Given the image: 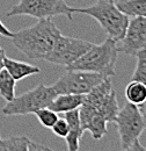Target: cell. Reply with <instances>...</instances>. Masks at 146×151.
Masks as SVG:
<instances>
[{
    "label": "cell",
    "instance_id": "7",
    "mask_svg": "<svg viewBox=\"0 0 146 151\" xmlns=\"http://www.w3.org/2000/svg\"><path fill=\"white\" fill-rule=\"evenodd\" d=\"M104 78L107 77L91 71L66 70L51 86L57 94H86Z\"/></svg>",
    "mask_w": 146,
    "mask_h": 151
},
{
    "label": "cell",
    "instance_id": "2",
    "mask_svg": "<svg viewBox=\"0 0 146 151\" xmlns=\"http://www.w3.org/2000/svg\"><path fill=\"white\" fill-rule=\"evenodd\" d=\"M118 55L117 42L107 37L101 44H94L75 62L66 66V70H81L96 72L106 77L116 75L115 66Z\"/></svg>",
    "mask_w": 146,
    "mask_h": 151
},
{
    "label": "cell",
    "instance_id": "10",
    "mask_svg": "<svg viewBox=\"0 0 146 151\" xmlns=\"http://www.w3.org/2000/svg\"><path fill=\"white\" fill-rule=\"evenodd\" d=\"M80 123L84 132H89L94 139H101L107 132V120L97 109L87 105L79 107Z\"/></svg>",
    "mask_w": 146,
    "mask_h": 151
},
{
    "label": "cell",
    "instance_id": "21",
    "mask_svg": "<svg viewBox=\"0 0 146 151\" xmlns=\"http://www.w3.org/2000/svg\"><path fill=\"white\" fill-rule=\"evenodd\" d=\"M51 129H52V132H54L56 136L65 138L67 136V134H69V123L65 120V117L64 119H59L58 117V120L56 121L55 124L51 127Z\"/></svg>",
    "mask_w": 146,
    "mask_h": 151
},
{
    "label": "cell",
    "instance_id": "23",
    "mask_svg": "<svg viewBox=\"0 0 146 151\" xmlns=\"http://www.w3.org/2000/svg\"><path fill=\"white\" fill-rule=\"evenodd\" d=\"M129 150H132V151H145L146 150V148H144L142 144H140V142H139V139H137L131 147H130V149Z\"/></svg>",
    "mask_w": 146,
    "mask_h": 151
},
{
    "label": "cell",
    "instance_id": "25",
    "mask_svg": "<svg viewBox=\"0 0 146 151\" xmlns=\"http://www.w3.org/2000/svg\"><path fill=\"white\" fill-rule=\"evenodd\" d=\"M139 108H140V111H142V113H143V115L146 117V101L142 105V106H139Z\"/></svg>",
    "mask_w": 146,
    "mask_h": 151
},
{
    "label": "cell",
    "instance_id": "17",
    "mask_svg": "<svg viewBox=\"0 0 146 151\" xmlns=\"http://www.w3.org/2000/svg\"><path fill=\"white\" fill-rule=\"evenodd\" d=\"M97 111L104 116V119L107 120L108 123H115L116 122L117 115L120 112V107H118L117 96H116L115 90L111 91V93L108 95V98L104 100V102L100 106V108Z\"/></svg>",
    "mask_w": 146,
    "mask_h": 151
},
{
    "label": "cell",
    "instance_id": "13",
    "mask_svg": "<svg viewBox=\"0 0 146 151\" xmlns=\"http://www.w3.org/2000/svg\"><path fill=\"white\" fill-rule=\"evenodd\" d=\"M5 69L11 73V76L18 81L21 79H24L29 76L37 75L41 72V69L38 66L24 63V62H20V60H15L12 59L9 57L5 56Z\"/></svg>",
    "mask_w": 146,
    "mask_h": 151
},
{
    "label": "cell",
    "instance_id": "5",
    "mask_svg": "<svg viewBox=\"0 0 146 151\" xmlns=\"http://www.w3.org/2000/svg\"><path fill=\"white\" fill-rule=\"evenodd\" d=\"M6 15H28L38 20L64 15L73 21L72 7H70L65 0H20V2L14 5Z\"/></svg>",
    "mask_w": 146,
    "mask_h": 151
},
{
    "label": "cell",
    "instance_id": "9",
    "mask_svg": "<svg viewBox=\"0 0 146 151\" xmlns=\"http://www.w3.org/2000/svg\"><path fill=\"white\" fill-rule=\"evenodd\" d=\"M143 49H146V18L133 17L129 21L127 32L121 40L118 52L136 56Z\"/></svg>",
    "mask_w": 146,
    "mask_h": 151
},
{
    "label": "cell",
    "instance_id": "3",
    "mask_svg": "<svg viewBox=\"0 0 146 151\" xmlns=\"http://www.w3.org/2000/svg\"><path fill=\"white\" fill-rule=\"evenodd\" d=\"M72 12L86 14L95 19L106 32L107 37L112 38L116 42L123 38L130 21V18L116 6L114 0H97L89 7H72Z\"/></svg>",
    "mask_w": 146,
    "mask_h": 151
},
{
    "label": "cell",
    "instance_id": "14",
    "mask_svg": "<svg viewBox=\"0 0 146 151\" xmlns=\"http://www.w3.org/2000/svg\"><path fill=\"white\" fill-rule=\"evenodd\" d=\"M85 94H57L49 108L56 113H66L79 108L82 105Z\"/></svg>",
    "mask_w": 146,
    "mask_h": 151
},
{
    "label": "cell",
    "instance_id": "20",
    "mask_svg": "<svg viewBox=\"0 0 146 151\" xmlns=\"http://www.w3.org/2000/svg\"><path fill=\"white\" fill-rule=\"evenodd\" d=\"M35 115H36L38 122L45 128H51L56 123V121L58 120V113L50 109L49 107L38 109L37 112H35Z\"/></svg>",
    "mask_w": 146,
    "mask_h": 151
},
{
    "label": "cell",
    "instance_id": "22",
    "mask_svg": "<svg viewBox=\"0 0 146 151\" xmlns=\"http://www.w3.org/2000/svg\"><path fill=\"white\" fill-rule=\"evenodd\" d=\"M0 35H2V36H5V37H8V38H12L13 37V35H14V33H12L4 23H2V21L0 20Z\"/></svg>",
    "mask_w": 146,
    "mask_h": 151
},
{
    "label": "cell",
    "instance_id": "12",
    "mask_svg": "<svg viewBox=\"0 0 146 151\" xmlns=\"http://www.w3.org/2000/svg\"><path fill=\"white\" fill-rule=\"evenodd\" d=\"M50 151L49 147L37 144L27 136H12L1 138L0 136V151Z\"/></svg>",
    "mask_w": 146,
    "mask_h": 151
},
{
    "label": "cell",
    "instance_id": "6",
    "mask_svg": "<svg viewBox=\"0 0 146 151\" xmlns=\"http://www.w3.org/2000/svg\"><path fill=\"white\" fill-rule=\"evenodd\" d=\"M115 123L118 129L121 148L123 150H129L146 129V117L143 115L139 106L131 102H128L120 109Z\"/></svg>",
    "mask_w": 146,
    "mask_h": 151
},
{
    "label": "cell",
    "instance_id": "18",
    "mask_svg": "<svg viewBox=\"0 0 146 151\" xmlns=\"http://www.w3.org/2000/svg\"><path fill=\"white\" fill-rule=\"evenodd\" d=\"M15 85L16 80L5 68L0 70V95L6 102L15 98Z\"/></svg>",
    "mask_w": 146,
    "mask_h": 151
},
{
    "label": "cell",
    "instance_id": "19",
    "mask_svg": "<svg viewBox=\"0 0 146 151\" xmlns=\"http://www.w3.org/2000/svg\"><path fill=\"white\" fill-rule=\"evenodd\" d=\"M137 64L132 73L131 80L142 81L146 85V49H143L136 54Z\"/></svg>",
    "mask_w": 146,
    "mask_h": 151
},
{
    "label": "cell",
    "instance_id": "4",
    "mask_svg": "<svg viewBox=\"0 0 146 151\" xmlns=\"http://www.w3.org/2000/svg\"><path fill=\"white\" fill-rule=\"evenodd\" d=\"M56 95L57 93L52 86L39 84L34 88L8 101L2 107L1 112L6 116L35 114V112L41 108L49 107Z\"/></svg>",
    "mask_w": 146,
    "mask_h": 151
},
{
    "label": "cell",
    "instance_id": "27",
    "mask_svg": "<svg viewBox=\"0 0 146 151\" xmlns=\"http://www.w3.org/2000/svg\"><path fill=\"white\" fill-rule=\"evenodd\" d=\"M114 1H115V0H114Z\"/></svg>",
    "mask_w": 146,
    "mask_h": 151
},
{
    "label": "cell",
    "instance_id": "26",
    "mask_svg": "<svg viewBox=\"0 0 146 151\" xmlns=\"http://www.w3.org/2000/svg\"><path fill=\"white\" fill-rule=\"evenodd\" d=\"M0 49H1V47H0Z\"/></svg>",
    "mask_w": 146,
    "mask_h": 151
},
{
    "label": "cell",
    "instance_id": "8",
    "mask_svg": "<svg viewBox=\"0 0 146 151\" xmlns=\"http://www.w3.org/2000/svg\"><path fill=\"white\" fill-rule=\"evenodd\" d=\"M92 45L93 43L89 41L60 34L56 38L54 48L45 60L52 64L67 66L82 56Z\"/></svg>",
    "mask_w": 146,
    "mask_h": 151
},
{
    "label": "cell",
    "instance_id": "11",
    "mask_svg": "<svg viewBox=\"0 0 146 151\" xmlns=\"http://www.w3.org/2000/svg\"><path fill=\"white\" fill-rule=\"evenodd\" d=\"M64 114H65V120L69 123V134L65 137L67 150L78 151L80 149V139H81V137L85 132L82 130L81 123H80L79 108L66 112Z\"/></svg>",
    "mask_w": 146,
    "mask_h": 151
},
{
    "label": "cell",
    "instance_id": "24",
    "mask_svg": "<svg viewBox=\"0 0 146 151\" xmlns=\"http://www.w3.org/2000/svg\"><path fill=\"white\" fill-rule=\"evenodd\" d=\"M5 56H6L5 50L1 48V49H0V70H2V69L5 68V63H4V60H5Z\"/></svg>",
    "mask_w": 146,
    "mask_h": 151
},
{
    "label": "cell",
    "instance_id": "1",
    "mask_svg": "<svg viewBox=\"0 0 146 151\" xmlns=\"http://www.w3.org/2000/svg\"><path fill=\"white\" fill-rule=\"evenodd\" d=\"M62 34L55 22L49 19H41L31 27L14 33L12 43L28 58L45 60L51 52L56 38Z\"/></svg>",
    "mask_w": 146,
    "mask_h": 151
},
{
    "label": "cell",
    "instance_id": "16",
    "mask_svg": "<svg viewBox=\"0 0 146 151\" xmlns=\"http://www.w3.org/2000/svg\"><path fill=\"white\" fill-rule=\"evenodd\" d=\"M125 98L128 102L142 106L146 101V85L142 81L131 80L125 87Z\"/></svg>",
    "mask_w": 146,
    "mask_h": 151
},
{
    "label": "cell",
    "instance_id": "15",
    "mask_svg": "<svg viewBox=\"0 0 146 151\" xmlns=\"http://www.w3.org/2000/svg\"><path fill=\"white\" fill-rule=\"evenodd\" d=\"M115 4L129 18H146V0H115Z\"/></svg>",
    "mask_w": 146,
    "mask_h": 151
}]
</instances>
